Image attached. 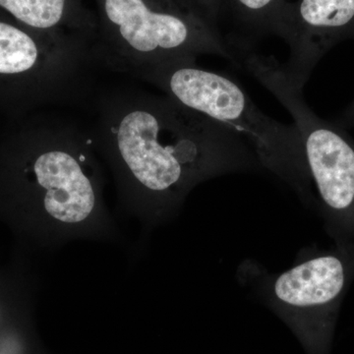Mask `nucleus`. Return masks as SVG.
I'll return each instance as SVG.
<instances>
[{
	"mask_svg": "<svg viewBox=\"0 0 354 354\" xmlns=\"http://www.w3.org/2000/svg\"><path fill=\"white\" fill-rule=\"evenodd\" d=\"M90 128L120 208L146 232L169 220L200 183L253 169L257 156L232 128L140 88L99 91Z\"/></svg>",
	"mask_w": 354,
	"mask_h": 354,
	"instance_id": "obj_1",
	"label": "nucleus"
},
{
	"mask_svg": "<svg viewBox=\"0 0 354 354\" xmlns=\"http://www.w3.org/2000/svg\"><path fill=\"white\" fill-rule=\"evenodd\" d=\"M272 34L290 46V58L281 66L293 83L304 88L312 70L333 46L354 39V0L286 2Z\"/></svg>",
	"mask_w": 354,
	"mask_h": 354,
	"instance_id": "obj_6",
	"label": "nucleus"
},
{
	"mask_svg": "<svg viewBox=\"0 0 354 354\" xmlns=\"http://www.w3.org/2000/svg\"><path fill=\"white\" fill-rule=\"evenodd\" d=\"M0 7L35 31L71 35L94 43L95 13L82 0H0Z\"/></svg>",
	"mask_w": 354,
	"mask_h": 354,
	"instance_id": "obj_7",
	"label": "nucleus"
},
{
	"mask_svg": "<svg viewBox=\"0 0 354 354\" xmlns=\"http://www.w3.org/2000/svg\"><path fill=\"white\" fill-rule=\"evenodd\" d=\"M97 64L134 77L160 65L215 55L235 64L215 21L183 0H95Z\"/></svg>",
	"mask_w": 354,
	"mask_h": 354,
	"instance_id": "obj_3",
	"label": "nucleus"
},
{
	"mask_svg": "<svg viewBox=\"0 0 354 354\" xmlns=\"http://www.w3.org/2000/svg\"><path fill=\"white\" fill-rule=\"evenodd\" d=\"M152 84L181 106L234 129L253 149L260 164L308 197L310 177L297 125L265 115L239 84L196 62L160 65L133 77Z\"/></svg>",
	"mask_w": 354,
	"mask_h": 354,
	"instance_id": "obj_4",
	"label": "nucleus"
},
{
	"mask_svg": "<svg viewBox=\"0 0 354 354\" xmlns=\"http://www.w3.org/2000/svg\"><path fill=\"white\" fill-rule=\"evenodd\" d=\"M353 277V253H319L279 274L272 281L269 297L279 313L301 330L310 346L322 351Z\"/></svg>",
	"mask_w": 354,
	"mask_h": 354,
	"instance_id": "obj_5",
	"label": "nucleus"
},
{
	"mask_svg": "<svg viewBox=\"0 0 354 354\" xmlns=\"http://www.w3.org/2000/svg\"><path fill=\"white\" fill-rule=\"evenodd\" d=\"M286 2L288 0H221V13L227 11L249 32L270 34Z\"/></svg>",
	"mask_w": 354,
	"mask_h": 354,
	"instance_id": "obj_8",
	"label": "nucleus"
},
{
	"mask_svg": "<svg viewBox=\"0 0 354 354\" xmlns=\"http://www.w3.org/2000/svg\"><path fill=\"white\" fill-rule=\"evenodd\" d=\"M183 1L199 9L212 20L218 23L221 15V0H183Z\"/></svg>",
	"mask_w": 354,
	"mask_h": 354,
	"instance_id": "obj_9",
	"label": "nucleus"
},
{
	"mask_svg": "<svg viewBox=\"0 0 354 354\" xmlns=\"http://www.w3.org/2000/svg\"><path fill=\"white\" fill-rule=\"evenodd\" d=\"M25 149L20 174L46 246L53 250L74 241H118L90 128L53 114L30 133Z\"/></svg>",
	"mask_w": 354,
	"mask_h": 354,
	"instance_id": "obj_2",
	"label": "nucleus"
},
{
	"mask_svg": "<svg viewBox=\"0 0 354 354\" xmlns=\"http://www.w3.org/2000/svg\"><path fill=\"white\" fill-rule=\"evenodd\" d=\"M337 124L342 128L354 127V102L346 109V113L342 114L341 120L337 121Z\"/></svg>",
	"mask_w": 354,
	"mask_h": 354,
	"instance_id": "obj_10",
	"label": "nucleus"
}]
</instances>
